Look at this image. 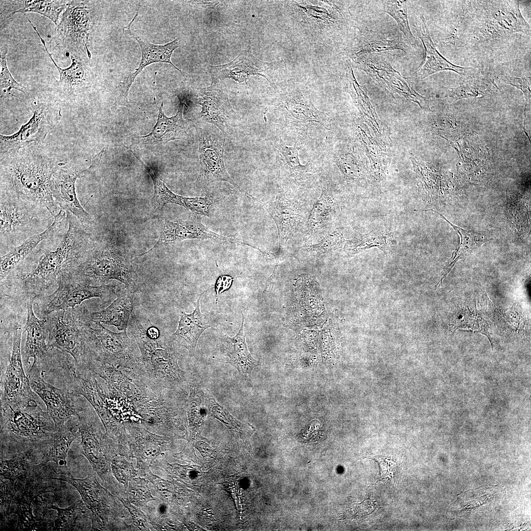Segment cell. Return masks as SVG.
I'll return each instance as SVG.
<instances>
[{
  "label": "cell",
  "mask_w": 531,
  "mask_h": 531,
  "mask_svg": "<svg viewBox=\"0 0 531 531\" xmlns=\"http://www.w3.org/2000/svg\"><path fill=\"white\" fill-rule=\"evenodd\" d=\"M68 227L43 240L46 247L38 246L30 254L33 261L27 271L15 269L10 275L21 284L28 298L45 295L57 286L59 275L67 269L88 244L86 228L71 212H66Z\"/></svg>",
  "instance_id": "1"
},
{
  "label": "cell",
  "mask_w": 531,
  "mask_h": 531,
  "mask_svg": "<svg viewBox=\"0 0 531 531\" xmlns=\"http://www.w3.org/2000/svg\"><path fill=\"white\" fill-rule=\"evenodd\" d=\"M38 144L0 154V190L44 207L54 217L60 210L52 192L57 166Z\"/></svg>",
  "instance_id": "2"
},
{
  "label": "cell",
  "mask_w": 531,
  "mask_h": 531,
  "mask_svg": "<svg viewBox=\"0 0 531 531\" xmlns=\"http://www.w3.org/2000/svg\"><path fill=\"white\" fill-rule=\"evenodd\" d=\"M141 353L144 378L150 387L158 395L177 396L183 398L189 387L190 376L178 365V354L170 338L164 334L151 338L146 329L132 313L128 325Z\"/></svg>",
  "instance_id": "3"
},
{
  "label": "cell",
  "mask_w": 531,
  "mask_h": 531,
  "mask_svg": "<svg viewBox=\"0 0 531 531\" xmlns=\"http://www.w3.org/2000/svg\"><path fill=\"white\" fill-rule=\"evenodd\" d=\"M58 430L36 398L0 404L1 446L26 450L41 448Z\"/></svg>",
  "instance_id": "4"
},
{
  "label": "cell",
  "mask_w": 531,
  "mask_h": 531,
  "mask_svg": "<svg viewBox=\"0 0 531 531\" xmlns=\"http://www.w3.org/2000/svg\"><path fill=\"white\" fill-rule=\"evenodd\" d=\"M54 219L47 208L0 190V255L44 232Z\"/></svg>",
  "instance_id": "5"
},
{
  "label": "cell",
  "mask_w": 531,
  "mask_h": 531,
  "mask_svg": "<svg viewBox=\"0 0 531 531\" xmlns=\"http://www.w3.org/2000/svg\"><path fill=\"white\" fill-rule=\"evenodd\" d=\"M89 243L63 272L78 282L92 286L105 285L115 279L126 288L136 291L139 289L140 281L125 256L107 246L89 248Z\"/></svg>",
  "instance_id": "6"
},
{
  "label": "cell",
  "mask_w": 531,
  "mask_h": 531,
  "mask_svg": "<svg viewBox=\"0 0 531 531\" xmlns=\"http://www.w3.org/2000/svg\"><path fill=\"white\" fill-rule=\"evenodd\" d=\"M59 374L64 389L85 398L96 412L107 435L116 436L121 428L118 422L121 405L118 396L109 390L105 381L101 383L88 369L77 367L72 360L62 363Z\"/></svg>",
  "instance_id": "7"
},
{
  "label": "cell",
  "mask_w": 531,
  "mask_h": 531,
  "mask_svg": "<svg viewBox=\"0 0 531 531\" xmlns=\"http://www.w3.org/2000/svg\"><path fill=\"white\" fill-rule=\"evenodd\" d=\"M77 417L81 438V453L88 459L92 470L108 485L115 497L123 494L125 489L115 480L111 468L113 459L120 455L118 445L102 431L95 414L86 402L83 401L82 408Z\"/></svg>",
  "instance_id": "8"
},
{
  "label": "cell",
  "mask_w": 531,
  "mask_h": 531,
  "mask_svg": "<svg viewBox=\"0 0 531 531\" xmlns=\"http://www.w3.org/2000/svg\"><path fill=\"white\" fill-rule=\"evenodd\" d=\"M88 363L113 365L130 370L144 378L141 353L135 339L126 330L115 333L92 321L86 331Z\"/></svg>",
  "instance_id": "9"
},
{
  "label": "cell",
  "mask_w": 531,
  "mask_h": 531,
  "mask_svg": "<svg viewBox=\"0 0 531 531\" xmlns=\"http://www.w3.org/2000/svg\"><path fill=\"white\" fill-rule=\"evenodd\" d=\"M65 310L53 312L45 318L48 331L47 348L69 354L76 367H83L88 348L86 331L91 324V312L84 305Z\"/></svg>",
  "instance_id": "10"
},
{
  "label": "cell",
  "mask_w": 531,
  "mask_h": 531,
  "mask_svg": "<svg viewBox=\"0 0 531 531\" xmlns=\"http://www.w3.org/2000/svg\"><path fill=\"white\" fill-rule=\"evenodd\" d=\"M94 471L84 479L71 476L51 477L72 485L81 495L82 501L91 513V531H129L125 507L116 501V497L98 482Z\"/></svg>",
  "instance_id": "11"
},
{
  "label": "cell",
  "mask_w": 531,
  "mask_h": 531,
  "mask_svg": "<svg viewBox=\"0 0 531 531\" xmlns=\"http://www.w3.org/2000/svg\"><path fill=\"white\" fill-rule=\"evenodd\" d=\"M93 23L84 1H68L50 40V51L64 57L68 54L91 58Z\"/></svg>",
  "instance_id": "12"
},
{
  "label": "cell",
  "mask_w": 531,
  "mask_h": 531,
  "mask_svg": "<svg viewBox=\"0 0 531 531\" xmlns=\"http://www.w3.org/2000/svg\"><path fill=\"white\" fill-rule=\"evenodd\" d=\"M473 2L477 6L473 34L477 41L505 37L514 32L531 34V26L521 14L518 1Z\"/></svg>",
  "instance_id": "13"
},
{
  "label": "cell",
  "mask_w": 531,
  "mask_h": 531,
  "mask_svg": "<svg viewBox=\"0 0 531 531\" xmlns=\"http://www.w3.org/2000/svg\"><path fill=\"white\" fill-rule=\"evenodd\" d=\"M117 285L105 284L92 286L79 282L67 273L58 276L57 288L48 295L34 298L39 316L44 318L50 313L73 308L86 299L98 297L103 304L111 301L116 295Z\"/></svg>",
  "instance_id": "14"
},
{
  "label": "cell",
  "mask_w": 531,
  "mask_h": 531,
  "mask_svg": "<svg viewBox=\"0 0 531 531\" xmlns=\"http://www.w3.org/2000/svg\"><path fill=\"white\" fill-rule=\"evenodd\" d=\"M198 137L200 168L194 182L199 190L206 188L210 183L221 181L228 182L239 191L251 198L253 196L244 191L231 177L224 160L225 138L218 133L214 127L205 125L196 127Z\"/></svg>",
  "instance_id": "15"
},
{
  "label": "cell",
  "mask_w": 531,
  "mask_h": 531,
  "mask_svg": "<svg viewBox=\"0 0 531 531\" xmlns=\"http://www.w3.org/2000/svg\"><path fill=\"white\" fill-rule=\"evenodd\" d=\"M33 115L30 120L12 135H0V154L40 143L59 122L61 109L56 102L38 98L31 104Z\"/></svg>",
  "instance_id": "16"
},
{
  "label": "cell",
  "mask_w": 531,
  "mask_h": 531,
  "mask_svg": "<svg viewBox=\"0 0 531 531\" xmlns=\"http://www.w3.org/2000/svg\"><path fill=\"white\" fill-rule=\"evenodd\" d=\"M277 106L284 116L286 128L300 136H307L309 128L316 123L331 130V117L315 107L306 90L296 88L280 93Z\"/></svg>",
  "instance_id": "17"
},
{
  "label": "cell",
  "mask_w": 531,
  "mask_h": 531,
  "mask_svg": "<svg viewBox=\"0 0 531 531\" xmlns=\"http://www.w3.org/2000/svg\"><path fill=\"white\" fill-rule=\"evenodd\" d=\"M88 369L103 379L109 389L123 396L139 412L160 396L141 376L126 369L107 364L91 363Z\"/></svg>",
  "instance_id": "18"
},
{
  "label": "cell",
  "mask_w": 531,
  "mask_h": 531,
  "mask_svg": "<svg viewBox=\"0 0 531 531\" xmlns=\"http://www.w3.org/2000/svg\"><path fill=\"white\" fill-rule=\"evenodd\" d=\"M27 376L32 390L44 402L47 412L59 429L70 418L77 416L83 400L66 389H61L45 382L43 372L29 369Z\"/></svg>",
  "instance_id": "19"
},
{
  "label": "cell",
  "mask_w": 531,
  "mask_h": 531,
  "mask_svg": "<svg viewBox=\"0 0 531 531\" xmlns=\"http://www.w3.org/2000/svg\"><path fill=\"white\" fill-rule=\"evenodd\" d=\"M353 60L356 68L365 72L378 84L429 110V101L415 91L413 79L402 76L382 55L364 54Z\"/></svg>",
  "instance_id": "20"
},
{
  "label": "cell",
  "mask_w": 531,
  "mask_h": 531,
  "mask_svg": "<svg viewBox=\"0 0 531 531\" xmlns=\"http://www.w3.org/2000/svg\"><path fill=\"white\" fill-rule=\"evenodd\" d=\"M22 331L21 324L13 323L12 352L1 377L0 404L17 403L36 398L24 369L21 349Z\"/></svg>",
  "instance_id": "21"
},
{
  "label": "cell",
  "mask_w": 531,
  "mask_h": 531,
  "mask_svg": "<svg viewBox=\"0 0 531 531\" xmlns=\"http://www.w3.org/2000/svg\"><path fill=\"white\" fill-rule=\"evenodd\" d=\"M186 406V400L161 396L140 413L143 419L142 426L158 435L179 438L175 431L186 430L184 422Z\"/></svg>",
  "instance_id": "22"
},
{
  "label": "cell",
  "mask_w": 531,
  "mask_h": 531,
  "mask_svg": "<svg viewBox=\"0 0 531 531\" xmlns=\"http://www.w3.org/2000/svg\"><path fill=\"white\" fill-rule=\"evenodd\" d=\"M197 103L202 106L199 118L205 123L215 125L225 138H229L235 122L236 114L229 99L223 82H211L196 93Z\"/></svg>",
  "instance_id": "23"
},
{
  "label": "cell",
  "mask_w": 531,
  "mask_h": 531,
  "mask_svg": "<svg viewBox=\"0 0 531 531\" xmlns=\"http://www.w3.org/2000/svg\"><path fill=\"white\" fill-rule=\"evenodd\" d=\"M279 63L265 62L256 58L250 49L243 50L233 60L219 65H208L207 72L212 82H223L231 79L238 83L245 82L252 76L265 78L276 91L273 74Z\"/></svg>",
  "instance_id": "24"
},
{
  "label": "cell",
  "mask_w": 531,
  "mask_h": 531,
  "mask_svg": "<svg viewBox=\"0 0 531 531\" xmlns=\"http://www.w3.org/2000/svg\"><path fill=\"white\" fill-rule=\"evenodd\" d=\"M128 445L132 459H136L138 475L151 470L153 461L164 452L171 450L172 437L152 433L140 424H125Z\"/></svg>",
  "instance_id": "25"
},
{
  "label": "cell",
  "mask_w": 531,
  "mask_h": 531,
  "mask_svg": "<svg viewBox=\"0 0 531 531\" xmlns=\"http://www.w3.org/2000/svg\"><path fill=\"white\" fill-rule=\"evenodd\" d=\"M129 25L123 28V32L128 34L139 43L141 50V58L139 66L135 71L125 77L118 85V95L115 104V106H126L129 105L128 96L129 89L135 78L147 66L154 63L165 62L169 63L182 74L183 72L177 67L171 61L172 55L175 49L179 47L180 38H177L172 41L163 45L152 43L145 38L132 33L130 27L135 17V15Z\"/></svg>",
  "instance_id": "26"
},
{
  "label": "cell",
  "mask_w": 531,
  "mask_h": 531,
  "mask_svg": "<svg viewBox=\"0 0 531 531\" xmlns=\"http://www.w3.org/2000/svg\"><path fill=\"white\" fill-rule=\"evenodd\" d=\"M95 168L93 163L88 169L81 171L57 167L52 178V195L57 205L59 208L71 212L85 228L91 224L92 219L78 199L75 182Z\"/></svg>",
  "instance_id": "27"
},
{
  "label": "cell",
  "mask_w": 531,
  "mask_h": 531,
  "mask_svg": "<svg viewBox=\"0 0 531 531\" xmlns=\"http://www.w3.org/2000/svg\"><path fill=\"white\" fill-rule=\"evenodd\" d=\"M257 201L274 220L278 230L279 248L282 249L304 222L306 213L302 204L298 200L287 198L280 184L278 185L274 200L266 203Z\"/></svg>",
  "instance_id": "28"
},
{
  "label": "cell",
  "mask_w": 531,
  "mask_h": 531,
  "mask_svg": "<svg viewBox=\"0 0 531 531\" xmlns=\"http://www.w3.org/2000/svg\"><path fill=\"white\" fill-rule=\"evenodd\" d=\"M275 148L283 177L292 189L297 191L315 184L321 173L317 165L311 162L302 165L295 146H287L280 137Z\"/></svg>",
  "instance_id": "29"
},
{
  "label": "cell",
  "mask_w": 531,
  "mask_h": 531,
  "mask_svg": "<svg viewBox=\"0 0 531 531\" xmlns=\"http://www.w3.org/2000/svg\"><path fill=\"white\" fill-rule=\"evenodd\" d=\"M179 104L176 114L168 117L162 111L161 106L158 108L157 122L151 131L145 136H138L135 139L148 150L160 153L165 146L169 142L184 139L187 134L189 123L183 117L185 101L179 97Z\"/></svg>",
  "instance_id": "30"
},
{
  "label": "cell",
  "mask_w": 531,
  "mask_h": 531,
  "mask_svg": "<svg viewBox=\"0 0 531 531\" xmlns=\"http://www.w3.org/2000/svg\"><path fill=\"white\" fill-rule=\"evenodd\" d=\"M51 225L44 232L33 236L14 247L0 258V282L12 273L40 242L67 229L68 219L66 211L60 209L54 217Z\"/></svg>",
  "instance_id": "31"
},
{
  "label": "cell",
  "mask_w": 531,
  "mask_h": 531,
  "mask_svg": "<svg viewBox=\"0 0 531 531\" xmlns=\"http://www.w3.org/2000/svg\"><path fill=\"white\" fill-rule=\"evenodd\" d=\"M33 302L32 297L27 299V319L24 327V332L26 331L27 334L22 350V357L26 364L29 363L30 358L33 357L34 361L30 368L41 371L42 365L50 353L45 343L48 331L47 319L45 318L39 319L35 316L33 309Z\"/></svg>",
  "instance_id": "32"
},
{
  "label": "cell",
  "mask_w": 531,
  "mask_h": 531,
  "mask_svg": "<svg viewBox=\"0 0 531 531\" xmlns=\"http://www.w3.org/2000/svg\"><path fill=\"white\" fill-rule=\"evenodd\" d=\"M188 239H209L217 241L248 245L257 249L243 239L233 236H225L214 233L203 224L199 217L176 223L166 220L159 237L161 242L166 243Z\"/></svg>",
  "instance_id": "33"
},
{
  "label": "cell",
  "mask_w": 531,
  "mask_h": 531,
  "mask_svg": "<svg viewBox=\"0 0 531 531\" xmlns=\"http://www.w3.org/2000/svg\"><path fill=\"white\" fill-rule=\"evenodd\" d=\"M421 22L414 26L415 30L423 44L425 55L424 61L413 77L422 80L434 73L443 71L452 70L464 77L470 74L474 67H464L451 63L442 57L436 49L432 40L424 16H421Z\"/></svg>",
  "instance_id": "34"
},
{
  "label": "cell",
  "mask_w": 531,
  "mask_h": 531,
  "mask_svg": "<svg viewBox=\"0 0 531 531\" xmlns=\"http://www.w3.org/2000/svg\"><path fill=\"white\" fill-rule=\"evenodd\" d=\"M144 167L153 182L154 195L151 203L155 209L162 210L166 204L172 203L181 206L198 215L208 216L213 203L209 196L186 197L176 194L167 187L155 171L145 165Z\"/></svg>",
  "instance_id": "35"
},
{
  "label": "cell",
  "mask_w": 531,
  "mask_h": 531,
  "mask_svg": "<svg viewBox=\"0 0 531 531\" xmlns=\"http://www.w3.org/2000/svg\"><path fill=\"white\" fill-rule=\"evenodd\" d=\"M137 291L124 287L116 291L117 298L107 308L99 312H91L93 321L114 325L119 331L126 330L134 307L138 301Z\"/></svg>",
  "instance_id": "36"
},
{
  "label": "cell",
  "mask_w": 531,
  "mask_h": 531,
  "mask_svg": "<svg viewBox=\"0 0 531 531\" xmlns=\"http://www.w3.org/2000/svg\"><path fill=\"white\" fill-rule=\"evenodd\" d=\"M205 292L200 294L193 312L190 314L184 311L180 312L177 330L170 336L175 343L186 348L190 357L194 354L197 342L201 334L210 327L204 315L200 311V300Z\"/></svg>",
  "instance_id": "37"
},
{
  "label": "cell",
  "mask_w": 531,
  "mask_h": 531,
  "mask_svg": "<svg viewBox=\"0 0 531 531\" xmlns=\"http://www.w3.org/2000/svg\"><path fill=\"white\" fill-rule=\"evenodd\" d=\"M80 436L77 416L70 418L45 443L44 463L54 462L62 469L67 470L66 458L72 443Z\"/></svg>",
  "instance_id": "38"
},
{
  "label": "cell",
  "mask_w": 531,
  "mask_h": 531,
  "mask_svg": "<svg viewBox=\"0 0 531 531\" xmlns=\"http://www.w3.org/2000/svg\"><path fill=\"white\" fill-rule=\"evenodd\" d=\"M0 1L1 23L11 18L15 13L32 12L47 17L56 25L61 13L66 8L68 2L66 0H46Z\"/></svg>",
  "instance_id": "39"
},
{
  "label": "cell",
  "mask_w": 531,
  "mask_h": 531,
  "mask_svg": "<svg viewBox=\"0 0 531 531\" xmlns=\"http://www.w3.org/2000/svg\"><path fill=\"white\" fill-rule=\"evenodd\" d=\"M27 19L36 31L49 57L59 72V80L57 82L58 87L66 96L77 95L86 87L88 82L86 68L81 57L72 55L70 56V66L65 68L60 67L53 59L47 48L45 40L41 37L36 28L28 18Z\"/></svg>",
  "instance_id": "40"
},
{
  "label": "cell",
  "mask_w": 531,
  "mask_h": 531,
  "mask_svg": "<svg viewBox=\"0 0 531 531\" xmlns=\"http://www.w3.org/2000/svg\"><path fill=\"white\" fill-rule=\"evenodd\" d=\"M405 43L398 35H387L378 31L367 30L360 32L350 50L352 60L367 54L401 50L407 52Z\"/></svg>",
  "instance_id": "41"
},
{
  "label": "cell",
  "mask_w": 531,
  "mask_h": 531,
  "mask_svg": "<svg viewBox=\"0 0 531 531\" xmlns=\"http://www.w3.org/2000/svg\"><path fill=\"white\" fill-rule=\"evenodd\" d=\"M464 79L458 87L451 88L447 96L456 101L470 97H482L496 92L499 88L493 77L481 67L474 70Z\"/></svg>",
  "instance_id": "42"
},
{
  "label": "cell",
  "mask_w": 531,
  "mask_h": 531,
  "mask_svg": "<svg viewBox=\"0 0 531 531\" xmlns=\"http://www.w3.org/2000/svg\"><path fill=\"white\" fill-rule=\"evenodd\" d=\"M241 314L242 323L238 332L234 337L227 336L226 338L227 344L231 347L227 351L228 359L225 363L235 367L245 382H250L252 370L260 364L252 356L248 350L244 334V317L243 314Z\"/></svg>",
  "instance_id": "43"
},
{
  "label": "cell",
  "mask_w": 531,
  "mask_h": 531,
  "mask_svg": "<svg viewBox=\"0 0 531 531\" xmlns=\"http://www.w3.org/2000/svg\"><path fill=\"white\" fill-rule=\"evenodd\" d=\"M435 212L442 218L447 221L458 233L460 237V243L458 248L450 258L440 274V279L435 286L438 288L442 285L443 280L454 266L456 262L471 254L474 250L478 249L484 243L490 239L486 235L471 230H466L457 226L450 222L442 214L433 209H427Z\"/></svg>",
  "instance_id": "44"
},
{
  "label": "cell",
  "mask_w": 531,
  "mask_h": 531,
  "mask_svg": "<svg viewBox=\"0 0 531 531\" xmlns=\"http://www.w3.org/2000/svg\"><path fill=\"white\" fill-rule=\"evenodd\" d=\"M189 394L186 399V411L188 423L189 444L194 442L196 436L200 433L205 416L204 403L206 396L200 384L190 377L189 382Z\"/></svg>",
  "instance_id": "45"
},
{
  "label": "cell",
  "mask_w": 531,
  "mask_h": 531,
  "mask_svg": "<svg viewBox=\"0 0 531 531\" xmlns=\"http://www.w3.org/2000/svg\"><path fill=\"white\" fill-rule=\"evenodd\" d=\"M449 326L454 331L463 329L479 332L486 336L493 349V342L489 331V324L478 313L474 303L464 304L457 308L449 322Z\"/></svg>",
  "instance_id": "46"
},
{
  "label": "cell",
  "mask_w": 531,
  "mask_h": 531,
  "mask_svg": "<svg viewBox=\"0 0 531 531\" xmlns=\"http://www.w3.org/2000/svg\"><path fill=\"white\" fill-rule=\"evenodd\" d=\"M335 202L326 187H323L320 197L314 204L309 216L306 232L312 236L326 225Z\"/></svg>",
  "instance_id": "47"
},
{
  "label": "cell",
  "mask_w": 531,
  "mask_h": 531,
  "mask_svg": "<svg viewBox=\"0 0 531 531\" xmlns=\"http://www.w3.org/2000/svg\"><path fill=\"white\" fill-rule=\"evenodd\" d=\"M38 448H30L21 452L11 459L0 460V479L14 482L26 476L32 463L34 451Z\"/></svg>",
  "instance_id": "48"
},
{
  "label": "cell",
  "mask_w": 531,
  "mask_h": 531,
  "mask_svg": "<svg viewBox=\"0 0 531 531\" xmlns=\"http://www.w3.org/2000/svg\"><path fill=\"white\" fill-rule=\"evenodd\" d=\"M392 233L387 231L371 232L360 238L348 240L346 251L350 255H354L372 247H377L387 255L388 247Z\"/></svg>",
  "instance_id": "49"
},
{
  "label": "cell",
  "mask_w": 531,
  "mask_h": 531,
  "mask_svg": "<svg viewBox=\"0 0 531 531\" xmlns=\"http://www.w3.org/2000/svg\"><path fill=\"white\" fill-rule=\"evenodd\" d=\"M206 405L212 416L226 425L236 437L244 440L248 436L247 425L237 421L214 398L206 396Z\"/></svg>",
  "instance_id": "50"
},
{
  "label": "cell",
  "mask_w": 531,
  "mask_h": 531,
  "mask_svg": "<svg viewBox=\"0 0 531 531\" xmlns=\"http://www.w3.org/2000/svg\"><path fill=\"white\" fill-rule=\"evenodd\" d=\"M50 509L57 511V517L55 521V531H70L74 529L77 520L84 515L88 508L83 501H79L71 506L65 508H59L54 505Z\"/></svg>",
  "instance_id": "51"
},
{
  "label": "cell",
  "mask_w": 531,
  "mask_h": 531,
  "mask_svg": "<svg viewBox=\"0 0 531 531\" xmlns=\"http://www.w3.org/2000/svg\"><path fill=\"white\" fill-rule=\"evenodd\" d=\"M407 0H384L383 11L392 16L396 21L400 30L412 45L415 44L409 27L408 19Z\"/></svg>",
  "instance_id": "52"
},
{
  "label": "cell",
  "mask_w": 531,
  "mask_h": 531,
  "mask_svg": "<svg viewBox=\"0 0 531 531\" xmlns=\"http://www.w3.org/2000/svg\"><path fill=\"white\" fill-rule=\"evenodd\" d=\"M149 481L144 477H134L129 481L126 491L127 499L137 507H145L148 503L157 499L152 496L148 485Z\"/></svg>",
  "instance_id": "53"
},
{
  "label": "cell",
  "mask_w": 531,
  "mask_h": 531,
  "mask_svg": "<svg viewBox=\"0 0 531 531\" xmlns=\"http://www.w3.org/2000/svg\"><path fill=\"white\" fill-rule=\"evenodd\" d=\"M125 458L119 455L115 456L112 461L111 468L114 477L126 491L129 481L138 475V471L135 469L133 463Z\"/></svg>",
  "instance_id": "54"
},
{
  "label": "cell",
  "mask_w": 531,
  "mask_h": 531,
  "mask_svg": "<svg viewBox=\"0 0 531 531\" xmlns=\"http://www.w3.org/2000/svg\"><path fill=\"white\" fill-rule=\"evenodd\" d=\"M334 163L346 178L358 180L362 176L360 166L354 154L350 152L340 153L338 151L333 154Z\"/></svg>",
  "instance_id": "55"
},
{
  "label": "cell",
  "mask_w": 531,
  "mask_h": 531,
  "mask_svg": "<svg viewBox=\"0 0 531 531\" xmlns=\"http://www.w3.org/2000/svg\"><path fill=\"white\" fill-rule=\"evenodd\" d=\"M346 241L342 233L336 230L317 243L306 246V250L313 255H320L342 247Z\"/></svg>",
  "instance_id": "56"
},
{
  "label": "cell",
  "mask_w": 531,
  "mask_h": 531,
  "mask_svg": "<svg viewBox=\"0 0 531 531\" xmlns=\"http://www.w3.org/2000/svg\"><path fill=\"white\" fill-rule=\"evenodd\" d=\"M117 499L127 509L131 516L132 522L129 525V531H152L144 513L140 508L133 505L128 500L127 495L118 497Z\"/></svg>",
  "instance_id": "57"
},
{
  "label": "cell",
  "mask_w": 531,
  "mask_h": 531,
  "mask_svg": "<svg viewBox=\"0 0 531 531\" xmlns=\"http://www.w3.org/2000/svg\"><path fill=\"white\" fill-rule=\"evenodd\" d=\"M7 49H1L0 54V88L1 90L9 92L11 89L19 90L25 94L28 93L26 88L17 82L9 71L6 61Z\"/></svg>",
  "instance_id": "58"
},
{
  "label": "cell",
  "mask_w": 531,
  "mask_h": 531,
  "mask_svg": "<svg viewBox=\"0 0 531 531\" xmlns=\"http://www.w3.org/2000/svg\"><path fill=\"white\" fill-rule=\"evenodd\" d=\"M502 82L511 85L521 90L524 93L525 99V112L528 104L531 103V78H518L508 76H502Z\"/></svg>",
  "instance_id": "59"
},
{
  "label": "cell",
  "mask_w": 531,
  "mask_h": 531,
  "mask_svg": "<svg viewBox=\"0 0 531 531\" xmlns=\"http://www.w3.org/2000/svg\"><path fill=\"white\" fill-rule=\"evenodd\" d=\"M368 459L376 461L379 468V477L378 480L381 481L386 479H391L394 474L395 464L394 462L389 458L374 456L370 457Z\"/></svg>",
  "instance_id": "60"
},
{
  "label": "cell",
  "mask_w": 531,
  "mask_h": 531,
  "mask_svg": "<svg viewBox=\"0 0 531 531\" xmlns=\"http://www.w3.org/2000/svg\"><path fill=\"white\" fill-rule=\"evenodd\" d=\"M233 278L229 276L221 275L217 280L215 284V292L216 295L228 290L231 286Z\"/></svg>",
  "instance_id": "61"
}]
</instances>
